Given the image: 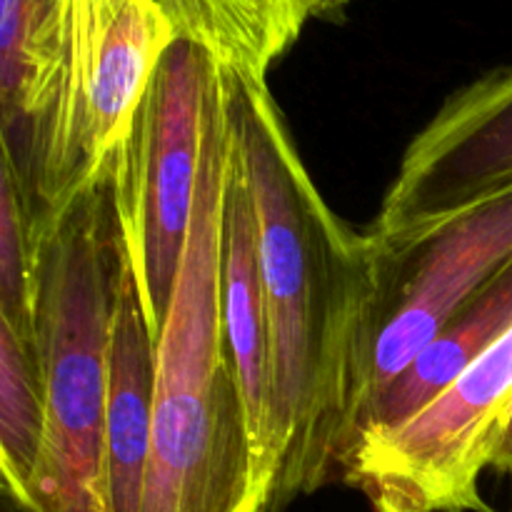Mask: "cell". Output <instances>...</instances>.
I'll return each instance as SVG.
<instances>
[{
	"label": "cell",
	"mask_w": 512,
	"mask_h": 512,
	"mask_svg": "<svg viewBox=\"0 0 512 512\" xmlns=\"http://www.w3.org/2000/svg\"><path fill=\"white\" fill-rule=\"evenodd\" d=\"M228 108L258 213L275 375L270 510L340 475L345 383L368 298L370 240L323 198L265 78L228 68Z\"/></svg>",
	"instance_id": "obj_1"
},
{
	"label": "cell",
	"mask_w": 512,
	"mask_h": 512,
	"mask_svg": "<svg viewBox=\"0 0 512 512\" xmlns=\"http://www.w3.org/2000/svg\"><path fill=\"white\" fill-rule=\"evenodd\" d=\"M230 115L228 65L205 103L193 223L158 338L153 445L140 512H265L243 383L223 303V200Z\"/></svg>",
	"instance_id": "obj_2"
},
{
	"label": "cell",
	"mask_w": 512,
	"mask_h": 512,
	"mask_svg": "<svg viewBox=\"0 0 512 512\" xmlns=\"http://www.w3.org/2000/svg\"><path fill=\"white\" fill-rule=\"evenodd\" d=\"M128 255L110 170L38 233V353L48 395L43 463L28 508L113 512L108 348Z\"/></svg>",
	"instance_id": "obj_3"
},
{
	"label": "cell",
	"mask_w": 512,
	"mask_h": 512,
	"mask_svg": "<svg viewBox=\"0 0 512 512\" xmlns=\"http://www.w3.org/2000/svg\"><path fill=\"white\" fill-rule=\"evenodd\" d=\"M178 38L158 0H65L53 108L28 178H15L35 240L53 215L103 178L160 58Z\"/></svg>",
	"instance_id": "obj_4"
},
{
	"label": "cell",
	"mask_w": 512,
	"mask_h": 512,
	"mask_svg": "<svg viewBox=\"0 0 512 512\" xmlns=\"http://www.w3.org/2000/svg\"><path fill=\"white\" fill-rule=\"evenodd\" d=\"M365 235L370 280L350 350L343 455L375 398L470 295L512 263V190L410 233Z\"/></svg>",
	"instance_id": "obj_5"
},
{
	"label": "cell",
	"mask_w": 512,
	"mask_h": 512,
	"mask_svg": "<svg viewBox=\"0 0 512 512\" xmlns=\"http://www.w3.org/2000/svg\"><path fill=\"white\" fill-rule=\"evenodd\" d=\"M220 60L178 38L160 58L110 170L115 218L153 338L163 333L193 223L205 103Z\"/></svg>",
	"instance_id": "obj_6"
},
{
	"label": "cell",
	"mask_w": 512,
	"mask_h": 512,
	"mask_svg": "<svg viewBox=\"0 0 512 512\" xmlns=\"http://www.w3.org/2000/svg\"><path fill=\"white\" fill-rule=\"evenodd\" d=\"M510 400L512 328L413 420L355 443L340 480L375 512H493L480 475L493 463Z\"/></svg>",
	"instance_id": "obj_7"
},
{
	"label": "cell",
	"mask_w": 512,
	"mask_h": 512,
	"mask_svg": "<svg viewBox=\"0 0 512 512\" xmlns=\"http://www.w3.org/2000/svg\"><path fill=\"white\" fill-rule=\"evenodd\" d=\"M512 190V65L455 90L405 150L368 233L425 228Z\"/></svg>",
	"instance_id": "obj_8"
},
{
	"label": "cell",
	"mask_w": 512,
	"mask_h": 512,
	"mask_svg": "<svg viewBox=\"0 0 512 512\" xmlns=\"http://www.w3.org/2000/svg\"><path fill=\"white\" fill-rule=\"evenodd\" d=\"M223 303L230 348L248 403L258 468L273 495L275 473H278L273 343H270L268 298H265L263 265H260L258 213H255L253 190L235 138L233 120H230L223 200Z\"/></svg>",
	"instance_id": "obj_9"
},
{
	"label": "cell",
	"mask_w": 512,
	"mask_h": 512,
	"mask_svg": "<svg viewBox=\"0 0 512 512\" xmlns=\"http://www.w3.org/2000/svg\"><path fill=\"white\" fill-rule=\"evenodd\" d=\"M158 340L125 268L108 348V490L113 512H140L153 445Z\"/></svg>",
	"instance_id": "obj_10"
},
{
	"label": "cell",
	"mask_w": 512,
	"mask_h": 512,
	"mask_svg": "<svg viewBox=\"0 0 512 512\" xmlns=\"http://www.w3.org/2000/svg\"><path fill=\"white\" fill-rule=\"evenodd\" d=\"M510 328L512 263L493 275L478 293L470 295L430 340L428 348L375 398V403L355 425L348 450L360 440L390 433L413 420L420 410L440 398L480 355L488 353Z\"/></svg>",
	"instance_id": "obj_11"
},
{
	"label": "cell",
	"mask_w": 512,
	"mask_h": 512,
	"mask_svg": "<svg viewBox=\"0 0 512 512\" xmlns=\"http://www.w3.org/2000/svg\"><path fill=\"white\" fill-rule=\"evenodd\" d=\"M65 0H0L3 160L23 183L63 65Z\"/></svg>",
	"instance_id": "obj_12"
},
{
	"label": "cell",
	"mask_w": 512,
	"mask_h": 512,
	"mask_svg": "<svg viewBox=\"0 0 512 512\" xmlns=\"http://www.w3.org/2000/svg\"><path fill=\"white\" fill-rule=\"evenodd\" d=\"M180 38L240 75L265 78L318 15V0H158Z\"/></svg>",
	"instance_id": "obj_13"
},
{
	"label": "cell",
	"mask_w": 512,
	"mask_h": 512,
	"mask_svg": "<svg viewBox=\"0 0 512 512\" xmlns=\"http://www.w3.org/2000/svg\"><path fill=\"white\" fill-rule=\"evenodd\" d=\"M48 395L38 340L0 318V470L3 493L28 508L43 463Z\"/></svg>",
	"instance_id": "obj_14"
},
{
	"label": "cell",
	"mask_w": 512,
	"mask_h": 512,
	"mask_svg": "<svg viewBox=\"0 0 512 512\" xmlns=\"http://www.w3.org/2000/svg\"><path fill=\"white\" fill-rule=\"evenodd\" d=\"M38 243L13 168L0 165V318L38 340Z\"/></svg>",
	"instance_id": "obj_15"
},
{
	"label": "cell",
	"mask_w": 512,
	"mask_h": 512,
	"mask_svg": "<svg viewBox=\"0 0 512 512\" xmlns=\"http://www.w3.org/2000/svg\"><path fill=\"white\" fill-rule=\"evenodd\" d=\"M490 468L512 478V400H510L508 415H505L503 430H500L498 445H495L493 463H490Z\"/></svg>",
	"instance_id": "obj_16"
},
{
	"label": "cell",
	"mask_w": 512,
	"mask_h": 512,
	"mask_svg": "<svg viewBox=\"0 0 512 512\" xmlns=\"http://www.w3.org/2000/svg\"><path fill=\"white\" fill-rule=\"evenodd\" d=\"M353 0H318V15L315 18H338Z\"/></svg>",
	"instance_id": "obj_17"
},
{
	"label": "cell",
	"mask_w": 512,
	"mask_h": 512,
	"mask_svg": "<svg viewBox=\"0 0 512 512\" xmlns=\"http://www.w3.org/2000/svg\"><path fill=\"white\" fill-rule=\"evenodd\" d=\"M3 512H18V508H15L13 505V500L8 498V495H5V503H3Z\"/></svg>",
	"instance_id": "obj_18"
}]
</instances>
